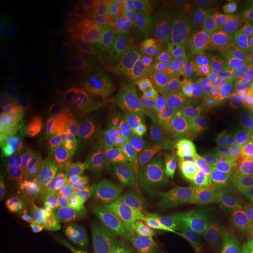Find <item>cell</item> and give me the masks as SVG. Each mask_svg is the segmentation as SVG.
I'll use <instances>...</instances> for the list:
<instances>
[{
    "label": "cell",
    "instance_id": "obj_1",
    "mask_svg": "<svg viewBox=\"0 0 253 253\" xmlns=\"http://www.w3.org/2000/svg\"><path fill=\"white\" fill-rule=\"evenodd\" d=\"M178 84L192 100L240 112L253 90V63L211 45L182 66Z\"/></svg>",
    "mask_w": 253,
    "mask_h": 253
},
{
    "label": "cell",
    "instance_id": "obj_2",
    "mask_svg": "<svg viewBox=\"0 0 253 253\" xmlns=\"http://www.w3.org/2000/svg\"><path fill=\"white\" fill-rule=\"evenodd\" d=\"M166 158L168 172L199 195L214 194L238 171L220 145L195 126L169 142Z\"/></svg>",
    "mask_w": 253,
    "mask_h": 253
},
{
    "label": "cell",
    "instance_id": "obj_3",
    "mask_svg": "<svg viewBox=\"0 0 253 253\" xmlns=\"http://www.w3.org/2000/svg\"><path fill=\"white\" fill-rule=\"evenodd\" d=\"M186 116L220 145L238 171L253 170V126L242 113L192 100L186 104Z\"/></svg>",
    "mask_w": 253,
    "mask_h": 253
},
{
    "label": "cell",
    "instance_id": "obj_4",
    "mask_svg": "<svg viewBox=\"0 0 253 253\" xmlns=\"http://www.w3.org/2000/svg\"><path fill=\"white\" fill-rule=\"evenodd\" d=\"M203 216L230 238L253 244V175L214 192L204 205Z\"/></svg>",
    "mask_w": 253,
    "mask_h": 253
},
{
    "label": "cell",
    "instance_id": "obj_5",
    "mask_svg": "<svg viewBox=\"0 0 253 253\" xmlns=\"http://www.w3.org/2000/svg\"><path fill=\"white\" fill-rule=\"evenodd\" d=\"M207 220L181 217L164 231L158 242L160 253H253L242 249Z\"/></svg>",
    "mask_w": 253,
    "mask_h": 253
},
{
    "label": "cell",
    "instance_id": "obj_6",
    "mask_svg": "<svg viewBox=\"0 0 253 253\" xmlns=\"http://www.w3.org/2000/svg\"><path fill=\"white\" fill-rule=\"evenodd\" d=\"M31 43L19 36L2 38L0 46V88L2 103L24 87V69Z\"/></svg>",
    "mask_w": 253,
    "mask_h": 253
},
{
    "label": "cell",
    "instance_id": "obj_7",
    "mask_svg": "<svg viewBox=\"0 0 253 253\" xmlns=\"http://www.w3.org/2000/svg\"><path fill=\"white\" fill-rule=\"evenodd\" d=\"M173 221L171 210L158 202L141 204L135 212L136 229L145 236L163 233Z\"/></svg>",
    "mask_w": 253,
    "mask_h": 253
},
{
    "label": "cell",
    "instance_id": "obj_8",
    "mask_svg": "<svg viewBox=\"0 0 253 253\" xmlns=\"http://www.w3.org/2000/svg\"><path fill=\"white\" fill-rule=\"evenodd\" d=\"M50 63L45 52L31 45L24 69V89L31 94L41 91L49 82Z\"/></svg>",
    "mask_w": 253,
    "mask_h": 253
},
{
    "label": "cell",
    "instance_id": "obj_9",
    "mask_svg": "<svg viewBox=\"0 0 253 253\" xmlns=\"http://www.w3.org/2000/svg\"><path fill=\"white\" fill-rule=\"evenodd\" d=\"M67 163L72 178L84 185L96 181L103 169L101 158L86 149H77L69 153Z\"/></svg>",
    "mask_w": 253,
    "mask_h": 253
},
{
    "label": "cell",
    "instance_id": "obj_10",
    "mask_svg": "<svg viewBox=\"0 0 253 253\" xmlns=\"http://www.w3.org/2000/svg\"><path fill=\"white\" fill-rule=\"evenodd\" d=\"M242 1H229V0H212L199 5L197 11L192 14L197 15L205 23L221 32L224 27H230L236 14L238 13Z\"/></svg>",
    "mask_w": 253,
    "mask_h": 253
},
{
    "label": "cell",
    "instance_id": "obj_11",
    "mask_svg": "<svg viewBox=\"0 0 253 253\" xmlns=\"http://www.w3.org/2000/svg\"><path fill=\"white\" fill-rule=\"evenodd\" d=\"M40 213L39 207L27 192L14 197L5 208L6 219L21 229L38 221Z\"/></svg>",
    "mask_w": 253,
    "mask_h": 253
},
{
    "label": "cell",
    "instance_id": "obj_12",
    "mask_svg": "<svg viewBox=\"0 0 253 253\" xmlns=\"http://www.w3.org/2000/svg\"><path fill=\"white\" fill-rule=\"evenodd\" d=\"M91 198L100 211L109 216H120L125 209V201L121 190L115 183L109 181H100L91 190Z\"/></svg>",
    "mask_w": 253,
    "mask_h": 253
},
{
    "label": "cell",
    "instance_id": "obj_13",
    "mask_svg": "<svg viewBox=\"0 0 253 253\" xmlns=\"http://www.w3.org/2000/svg\"><path fill=\"white\" fill-rule=\"evenodd\" d=\"M91 141L102 153L115 149L119 141L118 125L112 118L102 113H95L91 122Z\"/></svg>",
    "mask_w": 253,
    "mask_h": 253
},
{
    "label": "cell",
    "instance_id": "obj_14",
    "mask_svg": "<svg viewBox=\"0 0 253 253\" xmlns=\"http://www.w3.org/2000/svg\"><path fill=\"white\" fill-rule=\"evenodd\" d=\"M154 45L158 52L170 56H183L192 45L179 31L156 32L153 36Z\"/></svg>",
    "mask_w": 253,
    "mask_h": 253
},
{
    "label": "cell",
    "instance_id": "obj_15",
    "mask_svg": "<svg viewBox=\"0 0 253 253\" xmlns=\"http://www.w3.org/2000/svg\"><path fill=\"white\" fill-rule=\"evenodd\" d=\"M179 32L189 40L192 46L202 45L205 41L213 39L217 34L221 33L219 30L210 26L195 14H190L188 19L183 21L179 27Z\"/></svg>",
    "mask_w": 253,
    "mask_h": 253
},
{
    "label": "cell",
    "instance_id": "obj_16",
    "mask_svg": "<svg viewBox=\"0 0 253 253\" xmlns=\"http://www.w3.org/2000/svg\"><path fill=\"white\" fill-rule=\"evenodd\" d=\"M32 123L41 136L50 137L61 130L62 119L53 107L42 104L32 112Z\"/></svg>",
    "mask_w": 253,
    "mask_h": 253
},
{
    "label": "cell",
    "instance_id": "obj_17",
    "mask_svg": "<svg viewBox=\"0 0 253 253\" xmlns=\"http://www.w3.org/2000/svg\"><path fill=\"white\" fill-rule=\"evenodd\" d=\"M113 179L121 191L128 195H136L142 186L141 177L137 170L126 161H116L113 166Z\"/></svg>",
    "mask_w": 253,
    "mask_h": 253
},
{
    "label": "cell",
    "instance_id": "obj_18",
    "mask_svg": "<svg viewBox=\"0 0 253 253\" xmlns=\"http://www.w3.org/2000/svg\"><path fill=\"white\" fill-rule=\"evenodd\" d=\"M71 177L72 175L69 171L67 158L61 156V155H56L53 157L46 173L47 185L53 191L62 194L68 189Z\"/></svg>",
    "mask_w": 253,
    "mask_h": 253
},
{
    "label": "cell",
    "instance_id": "obj_19",
    "mask_svg": "<svg viewBox=\"0 0 253 253\" xmlns=\"http://www.w3.org/2000/svg\"><path fill=\"white\" fill-rule=\"evenodd\" d=\"M20 235L24 243L36 253H45L52 240L49 231L40 221L31 224L21 229Z\"/></svg>",
    "mask_w": 253,
    "mask_h": 253
},
{
    "label": "cell",
    "instance_id": "obj_20",
    "mask_svg": "<svg viewBox=\"0 0 253 253\" xmlns=\"http://www.w3.org/2000/svg\"><path fill=\"white\" fill-rule=\"evenodd\" d=\"M27 194L34 199L41 212L48 216H55L59 213L60 203L48 185L43 183H33L28 188Z\"/></svg>",
    "mask_w": 253,
    "mask_h": 253
},
{
    "label": "cell",
    "instance_id": "obj_21",
    "mask_svg": "<svg viewBox=\"0 0 253 253\" xmlns=\"http://www.w3.org/2000/svg\"><path fill=\"white\" fill-rule=\"evenodd\" d=\"M230 28L231 33L253 40V1H242Z\"/></svg>",
    "mask_w": 253,
    "mask_h": 253
},
{
    "label": "cell",
    "instance_id": "obj_22",
    "mask_svg": "<svg viewBox=\"0 0 253 253\" xmlns=\"http://www.w3.org/2000/svg\"><path fill=\"white\" fill-rule=\"evenodd\" d=\"M224 47L231 50L239 59L253 63V40L245 39L233 33H227L223 39Z\"/></svg>",
    "mask_w": 253,
    "mask_h": 253
},
{
    "label": "cell",
    "instance_id": "obj_23",
    "mask_svg": "<svg viewBox=\"0 0 253 253\" xmlns=\"http://www.w3.org/2000/svg\"><path fill=\"white\" fill-rule=\"evenodd\" d=\"M40 144L41 135L34 126H26V128L21 129L15 138V145H17L18 150H20L23 154L37 150Z\"/></svg>",
    "mask_w": 253,
    "mask_h": 253
},
{
    "label": "cell",
    "instance_id": "obj_24",
    "mask_svg": "<svg viewBox=\"0 0 253 253\" xmlns=\"http://www.w3.org/2000/svg\"><path fill=\"white\" fill-rule=\"evenodd\" d=\"M145 110H147V101L140 97V99L135 100L131 104H128L126 108L121 109V112L119 114L120 120L128 126H136L140 122L142 116L144 115Z\"/></svg>",
    "mask_w": 253,
    "mask_h": 253
},
{
    "label": "cell",
    "instance_id": "obj_25",
    "mask_svg": "<svg viewBox=\"0 0 253 253\" xmlns=\"http://www.w3.org/2000/svg\"><path fill=\"white\" fill-rule=\"evenodd\" d=\"M154 121L157 126H170L175 122V109L169 101H158L154 108Z\"/></svg>",
    "mask_w": 253,
    "mask_h": 253
},
{
    "label": "cell",
    "instance_id": "obj_26",
    "mask_svg": "<svg viewBox=\"0 0 253 253\" xmlns=\"http://www.w3.org/2000/svg\"><path fill=\"white\" fill-rule=\"evenodd\" d=\"M31 13L34 23L40 27H49L53 23V17L49 8L40 1H33L31 4Z\"/></svg>",
    "mask_w": 253,
    "mask_h": 253
},
{
    "label": "cell",
    "instance_id": "obj_27",
    "mask_svg": "<svg viewBox=\"0 0 253 253\" xmlns=\"http://www.w3.org/2000/svg\"><path fill=\"white\" fill-rule=\"evenodd\" d=\"M24 244L23 237L18 231L2 227L1 231V253L17 249Z\"/></svg>",
    "mask_w": 253,
    "mask_h": 253
},
{
    "label": "cell",
    "instance_id": "obj_28",
    "mask_svg": "<svg viewBox=\"0 0 253 253\" xmlns=\"http://www.w3.org/2000/svg\"><path fill=\"white\" fill-rule=\"evenodd\" d=\"M126 81H128V74H126L125 68L121 67V66H116V67L110 69L108 77V86L110 89H122Z\"/></svg>",
    "mask_w": 253,
    "mask_h": 253
},
{
    "label": "cell",
    "instance_id": "obj_29",
    "mask_svg": "<svg viewBox=\"0 0 253 253\" xmlns=\"http://www.w3.org/2000/svg\"><path fill=\"white\" fill-rule=\"evenodd\" d=\"M14 137V126L11 123H5V125L2 123L1 128H0V150H1V154H4L11 147Z\"/></svg>",
    "mask_w": 253,
    "mask_h": 253
},
{
    "label": "cell",
    "instance_id": "obj_30",
    "mask_svg": "<svg viewBox=\"0 0 253 253\" xmlns=\"http://www.w3.org/2000/svg\"><path fill=\"white\" fill-rule=\"evenodd\" d=\"M24 155V160H23V164H24V169L25 171L28 173H34L38 171L39 169L41 160H40V154L38 153L37 150L34 151H30V153L23 154Z\"/></svg>",
    "mask_w": 253,
    "mask_h": 253
},
{
    "label": "cell",
    "instance_id": "obj_31",
    "mask_svg": "<svg viewBox=\"0 0 253 253\" xmlns=\"http://www.w3.org/2000/svg\"><path fill=\"white\" fill-rule=\"evenodd\" d=\"M45 253H74V248L69 240L59 238L52 240Z\"/></svg>",
    "mask_w": 253,
    "mask_h": 253
},
{
    "label": "cell",
    "instance_id": "obj_32",
    "mask_svg": "<svg viewBox=\"0 0 253 253\" xmlns=\"http://www.w3.org/2000/svg\"><path fill=\"white\" fill-rule=\"evenodd\" d=\"M161 136V131L160 128L156 126L155 128L151 130L149 138L147 141V145H145V154L149 155V156H155L157 150V144H158V140H160Z\"/></svg>",
    "mask_w": 253,
    "mask_h": 253
},
{
    "label": "cell",
    "instance_id": "obj_33",
    "mask_svg": "<svg viewBox=\"0 0 253 253\" xmlns=\"http://www.w3.org/2000/svg\"><path fill=\"white\" fill-rule=\"evenodd\" d=\"M240 113H242V115L244 116V118L253 126V90H252L251 97H250L249 102L246 103V106L244 107V108L240 110Z\"/></svg>",
    "mask_w": 253,
    "mask_h": 253
},
{
    "label": "cell",
    "instance_id": "obj_34",
    "mask_svg": "<svg viewBox=\"0 0 253 253\" xmlns=\"http://www.w3.org/2000/svg\"><path fill=\"white\" fill-rule=\"evenodd\" d=\"M23 122H24V116L21 115V114H15L11 120V125L13 126L14 128H19V126H23Z\"/></svg>",
    "mask_w": 253,
    "mask_h": 253
}]
</instances>
